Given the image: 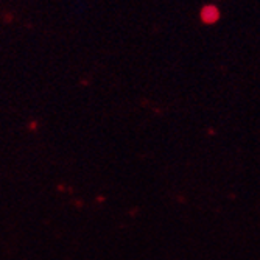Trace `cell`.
<instances>
[{
    "label": "cell",
    "mask_w": 260,
    "mask_h": 260,
    "mask_svg": "<svg viewBox=\"0 0 260 260\" xmlns=\"http://www.w3.org/2000/svg\"><path fill=\"white\" fill-rule=\"evenodd\" d=\"M201 19H203V22L204 23H215L218 19H220V11H218V8L217 7H214V5H206L203 10H201Z\"/></svg>",
    "instance_id": "1"
}]
</instances>
